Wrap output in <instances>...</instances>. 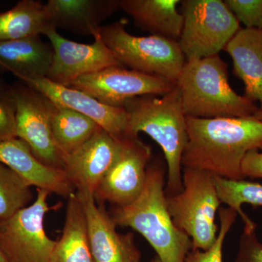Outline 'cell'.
I'll return each mask as SVG.
<instances>
[{
    "instance_id": "obj_5",
    "label": "cell",
    "mask_w": 262,
    "mask_h": 262,
    "mask_svg": "<svg viewBox=\"0 0 262 262\" xmlns=\"http://www.w3.org/2000/svg\"><path fill=\"white\" fill-rule=\"evenodd\" d=\"M215 177L201 169L183 168V190L166 195L169 213L175 225L190 237L192 249H209L218 236L215 220L222 203Z\"/></svg>"
},
{
    "instance_id": "obj_6",
    "label": "cell",
    "mask_w": 262,
    "mask_h": 262,
    "mask_svg": "<svg viewBox=\"0 0 262 262\" xmlns=\"http://www.w3.org/2000/svg\"><path fill=\"white\" fill-rule=\"evenodd\" d=\"M99 34L120 63L130 70L177 82L185 64L178 41L152 34L132 35L123 20L101 27Z\"/></svg>"
},
{
    "instance_id": "obj_22",
    "label": "cell",
    "mask_w": 262,
    "mask_h": 262,
    "mask_svg": "<svg viewBox=\"0 0 262 262\" xmlns=\"http://www.w3.org/2000/svg\"><path fill=\"white\" fill-rule=\"evenodd\" d=\"M51 27L46 4L21 0L11 9L0 13V42L44 35Z\"/></svg>"
},
{
    "instance_id": "obj_32",
    "label": "cell",
    "mask_w": 262,
    "mask_h": 262,
    "mask_svg": "<svg viewBox=\"0 0 262 262\" xmlns=\"http://www.w3.org/2000/svg\"><path fill=\"white\" fill-rule=\"evenodd\" d=\"M0 262H8L5 258L4 253L2 251L1 248H0Z\"/></svg>"
},
{
    "instance_id": "obj_12",
    "label": "cell",
    "mask_w": 262,
    "mask_h": 262,
    "mask_svg": "<svg viewBox=\"0 0 262 262\" xmlns=\"http://www.w3.org/2000/svg\"><path fill=\"white\" fill-rule=\"evenodd\" d=\"M53 49V58L47 78L55 83L70 87L82 76L114 66H122L103 42L99 32L94 42L83 44L70 40L51 27L45 33ZM123 67V66H122Z\"/></svg>"
},
{
    "instance_id": "obj_27",
    "label": "cell",
    "mask_w": 262,
    "mask_h": 262,
    "mask_svg": "<svg viewBox=\"0 0 262 262\" xmlns=\"http://www.w3.org/2000/svg\"><path fill=\"white\" fill-rule=\"evenodd\" d=\"M16 137V104L13 86L0 79V143Z\"/></svg>"
},
{
    "instance_id": "obj_31",
    "label": "cell",
    "mask_w": 262,
    "mask_h": 262,
    "mask_svg": "<svg viewBox=\"0 0 262 262\" xmlns=\"http://www.w3.org/2000/svg\"><path fill=\"white\" fill-rule=\"evenodd\" d=\"M253 117H254L255 119H256V120L262 122V110L258 108L257 112L253 115Z\"/></svg>"
},
{
    "instance_id": "obj_33",
    "label": "cell",
    "mask_w": 262,
    "mask_h": 262,
    "mask_svg": "<svg viewBox=\"0 0 262 262\" xmlns=\"http://www.w3.org/2000/svg\"><path fill=\"white\" fill-rule=\"evenodd\" d=\"M149 262H162L161 260L158 257V256H155L154 258H152V259Z\"/></svg>"
},
{
    "instance_id": "obj_15",
    "label": "cell",
    "mask_w": 262,
    "mask_h": 262,
    "mask_svg": "<svg viewBox=\"0 0 262 262\" xmlns=\"http://www.w3.org/2000/svg\"><path fill=\"white\" fill-rule=\"evenodd\" d=\"M23 82L37 90L56 106L89 117L115 137L120 139L127 131L128 117L123 107L108 106L82 91L55 83L47 77Z\"/></svg>"
},
{
    "instance_id": "obj_17",
    "label": "cell",
    "mask_w": 262,
    "mask_h": 262,
    "mask_svg": "<svg viewBox=\"0 0 262 262\" xmlns=\"http://www.w3.org/2000/svg\"><path fill=\"white\" fill-rule=\"evenodd\" d=\"M46 7L52 27L93 37L120 9L119 0H49Z\"/></svg>"
},
{
    "instance_id": "obj_2",
    "label": "cell",
    "mask_w": 262,
    "mask_h": 262,
    "mask_svg": "<svg viewBox=\"0 0 262 262\" xmlns=\"http://www.w3.org/2000/svg\"><path fill=\"white\" fill-rule=\"evenodd\" d=\"M165 171L159 159L150 160L145 184L139 196L112 215L117 226L139 232L162 262H185L192 249L190 237L175 225L166 204Z\"/></svg>"
},
{
    "instance_id": "obj_24",
    "label": "cell",
    "mask_w": 262,
    "mask_h": 262,
    "mask_svg": "<svg viewBox=\"0 0 262 262\" xmlns=\"http://www.w3.org/2000/svg\"><path fill=\"white\" fill-rule=\"evenodd\" d=\"M215 186L221 203L239 215L244 223V232L256 231L257 225L242 210L244 204L262 206V184L242 180H230L215 177Z\"/></svg>"
},
{
    "instance_id": "obj_7",
    "label": "cell",
    "mask_w": 262,
    "mask_h": 262,
    "mask_svg": "<svg viewBox=\"0 0 262 262\" xmlns=\"http://www.w3.org/2000/svg\"><path fill=\"white\" fill-rule=\"evenodd\" d=\"M178 41L186 61L219 55L241 28L222 0H183Z\"/></svg>"
},
{
    "instance_id": "obj_30",
    "label": "cell",
    "mask_w": 262,
    "mask_h": 262,
    "mask_svg": "<svg viewBox=\"0 0 262 262\" xmlns=\"http://www.w3.org/2000/svg\"><path fill=\"white\" fill-rule=\"evenodd\" d=\"M242 172L246 178L262 179V151L251 150L245 157Z\"/></svg>"
},
{
    "instance_id": "obj_8",
    "label": "cell",
    "mask_w": 262,
    "mask_h": 262,
    "mask_svg": "<svg viewBox=\"0 0 262 262\" xmlns=\"http://www.w3.org/2000/svg\"><path fill=\"white\" fill-rule=\"evenodd\" d=\"M50 193L37 189L34 201L0 222V248L8 262H49L56 241L48 237L45 217L51 211Z\"/></svg>"
},
{
    "instance_id": "obj_20",
    "label": "cell",
    "mask_w": 262,
    "mask_h": 262,
    "mask_svg": "<svg viewBox=\"0 0 262 262\" xmlns=\"http://www.w3.org/2000/svg\"><path fill=\"white\" fill-rule=\"evenodd\" d=\"M180 3L179 0H119V8L142 30L179 41L184 22L177 10Z\"/></svg>"
},
{
    "instance_id": "obj_13",
    "label": "cell",
    "mask_w": 262,
    "mask_h": 262,
    "mask_svg": "<svg viewBox=\"0 0 262 262\" xmlns=\"http://www.w3.org/2000/svg\"><path fill=\"white\" fill-rule=\"evenodd\" d=\"M75 192L83 211L94 262H141L134 235L117 232L113 217L98 206L92 193L83 189Z\"/></svg>"
},
{
    "instance_id": "obj_23",
    "label": "cell",
    "mask_w": 262,
    "mask_h": 262,
    "mask_svg": "<svg viewBox=\"0 0 262 262\" xmlns=\"http://www.w3.org/2000/svg\"><path fill=\"white\" fill-rule=\"evenodd\" d=\"M51 126L57 145L66 156L80 149L101 128L85 115L55 104Z\"/></svg>"
},
{
    "instance_id": "obj_4",
    "label": "cell",
    "mask_w": 262,
    "mask_h": 262,
    "mask_svg": "<svg viewBox=\"0 0 262 262\" xmlns=\"http://www.w3.org/2000/svg\"><path fill=\"white\" fill-rule=\"evenodd\" d=\"M227 67L220 55L186 61L177 81L186 116L248 117L257 112L254 102L231 88Z\"/></svg>"
},
{
    "instance_id": "obj_21",
    "label": "cell",
    "mask_w": 262,
    "mask_h": 262,
    "mask_svg": "<svg viewBox=\"0 0 262 262\" xmlns=\"http://www.w3.org/2000/svg\"><path fill=\"white\" fill-rule=\"evenodd\" d=\"M49 262H94L85 219L76 192L68 198L63 232Z\"/></svg>"
},
{
    "instance_id": "obj_3",
    "label": "cell",
    "mask_w": 262,
    "mask_h": 262,
    "mask_svg": "<svg viewBox=\"0 0 262 262\" xmlns=\"http://www.w3.org/2000/svg\"><path fill=\"white\" fill-rule=\"evenodd\" d=\"M123 108L128 117L127 131L142 132L160 146L168 168L165 194L183 190L182 157L188 141L187 116L179 89L164 96L145 95L131 98Z\"/></svg>"
},
{
    "instance_id": "obj_26",
    "label": "cell",
    "mask_w": 262,
    "mask_h": 262,
    "mask_svg": "<svg viewBox=\"0 0 262 262\" xmlns=\"http://www.w3.org/2000/svg\"><path fill=\"white\" fill-rule=\"evenodd\" d=\"M237 215V212L232 208H220L219 210L220 231L214 244L206 251L191 250L185 258V262H223L222 250L224 242Z\"/></svg>"
},
{
    "instance_id": "obj_10",
    "label": "cell",
    "mask_w": 262,
    "mask_h": 262,
    "mask_svg": "<svg viewBox=\"0 0 262 262\" xmlns=\"http://www.w3.org/2000/svg\"><path fill=\"white\" fill-rule=\"evenodd\" d=\"M176 87L177 82L165 77L114 66L82 76L70 88L108 106L123 107L131 98L145 95L164 96Z\"/></svg>"
},
{
    "instance_id": "obj_11",
    "label": "cell",
    "mask_w": 262,
    "mask_h": 262,
    "mask_svg": "<svg viewBox=\"0 0 262 262\" xmlns=\"http://www.w3.org/2000/svg\"><path fill=\"white\" fill-rule=\"evenodd\" d=\"M151 151L138 134L127 131L120 138L116 159L95 192L96 201L120 207L135 201L144 189Z\"/></svg>"
},
{
    "instance_id": "obj_28",
    "label": "cell",
    "mask_w": 262,
    "mask_h": 262,
    "mask_svg": "<svg viewBox=\"0 0 262 262\" xmlns=\"http://www.w3.org/2000/svg\"><path fill=\"white\" fill-rule=\"evenodd\" d=\"M225 3L245 28L262 30V0H225Z\"/></svg>"
},
{
    "instance_id": "obj_18",
    "label": "cell",
    "mask_w": 262,
    "mask_h": 262,
    "mask_svg": "<svg viewBox=\"0 0 262 262\" xmlns=\"http://www.w3.org/2000/svg\"><path fill=\"white\" fill-rule=\"evenodd\" d=\"M53 58L51 43L39 35L0 42V69L10 71L22 82L47 77Z\"/></svg>"
},
{
    "instance_id": "obj_14",
    "label": "cell",
    "mask_w": 262,
    "mask_h": 262,
    "mask_svg": "<svg viewBox=\"0 0 262 262\" xmlns=\"http://www.w3.org/2000/svg\"><path fill=\"white\" fill-rule=\"evenodd\" d=\"M120 149V138L101 127L80 149L66 156L63 170L76 190L86 189L94 195Z\"/></svg>"
},
{
    "instance_id": "obj_1",
    "label": "cell",
    "mask_w": 262,
    "mask_h": 262,
    "mask_svg": "<svg viewBox=\"0 0 262 262\" xmlns=\"http://www.w3.org/2000/svg\"><path fill=\"white\" fill-rule=\"evenodd\" d=\"M188 141L182 168L206 170L230 180L246 179L245 157L262 149V122L254 117H187Z\"/></svg>"
},
{
    "instance_id": "obj_19",
    "label": "cell",
    "mask_w": 262,
    "mask_h": 262,
    "mask_svg": "<svg viewBox=\"0 0 262 262\" xmlns=\"http://www.w3.org/2000/svg\"><path fill=\"white\" fill-rule=\"evenodd\" d=\"M234 72L244 82L245 96L262 110V30L241 28L226 46Z\"/></svg>"
},
{
    "instance_id": "obj_25",
    "label": "cell",
    "mask_w": 262,
    "mask_h": 262,
    "mask_svg": "<svg viewBox=\"0 0 262 262\" xmlns=\"http://www.w3.org/2000/svg\"><path fill=\"white\" fill-rule=\"evenodd\" d=\"M32 186L14 170L0 163V222L31 204Z\"/></svg>"
},
{
    "instance_id": "obj_9",
    "label": "cell",
    "mask_w": 262,
    "mask_h": 262,
    "mask_svg": "<svg viewBox=\"0 0 262 262\" xmlns=\"http://www.w3.org/2000/svg\"><path fill=\"white\" fill-rule=\"evenodd\" d=\"M12 86L16 104V137L45 165L63 170L66 155L57 145L52 131L54 104L24 82Z\"/></svg>"
},
{
    "instance_id": "obj_16",
    "label": "cell",
    "mask_w": 262,
    "mask_h": 262,
    "mask_svg": "<svg viewBox=\"0 0 262 262\" xmlns=\"http://www.w3.org/2000/svg\"><path fill=\"white\" fill-rule=\"evenodd\" d=\"M0 163L14 170L29 185L50 194L68 198L75 192L64 170L51 168L39 161L29 146L18 138L0 143Z\"/></svg>"
},
{
    "instance_id": "obj_29",
    "label": "cell",
    "mask_w": 262,
    "mask_h": 262,
    "mask_svg": "<svg viewBox=\"0 0 262 262\" xmlns=\"http://www.w3.org/2000/svg\"><path fill=\"white\" fill-rule=\"evenodd\" d=\"M234 262H262V242L258 238L256 231H244Z\"/></svg>"
}]
</instances>
